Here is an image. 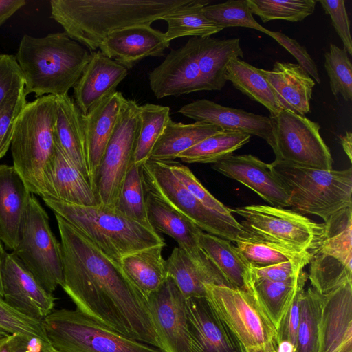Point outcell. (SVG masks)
Returning a JSON list of instances; mask_svg holds the SVG:
<instances>
[{"instance_id":"6da1fadb","label":"cell","mask_w":352,"mask_h":352,"mask_svg":"<svg viewBox=\"0 0 352 352\" xmlns=\"http://www.w3.org/2000/svg\"><path fill=\"white\" fill-rule=\"evenodd\" d=\"M54 214L60 236L61 287L76 309L125 336L162 349L146 298L120 265Z\"/></svg>"},{"instance_id":"7a4b0ae2","label":"cell","mask_w":352,"mask_h":352,"mask_svg":"<svg viewBox=\"0 0 352 352\" xmlns=\"http://www.w3.org/2000/svg\"><path fill=\"white\" fill-rule=\"evenodd\" d=\"M190 0H52L51 18L91 51L113 31L151 25Z\"/></svg>"},{"instance_id":"3957f363","label":"cell","mask_w":352,"mask_h":352,"mask_svg":"<svg viewBox=\"0 0 352 352\" xmlns=\"http://www.w3.org/2000/svg\"><path fill=\"white\" fill-rule=\"evenodd\" d=\"M91 56L81 44L65 32L43 37H22L16 59L22 71L26 95L67 94L80 77Z\"/></svg>"},{"instance_id":"277c9868","label":"cell","mask_w":352,"mask_h":352,"mask_svg":"<svg viewBox=\"0 0 352 352\" xmlns=\"http://www.w3.org/2000/svg\"><path fill=\"white\" fill-rule=\"evenodd\" d=\"M54 212L79 230L120 264L124 256L155 245H166L153 228L130 219L102 204L85 206L42 198Z\"/></svg>"},{"instance_id":"5b68a950","label":"cell","mask_w":352,"mask_h":352,"mask_svg":"<svg viewBox=\"0 0 352 352\" xmlns=\"http://www.w3.org/2000/svg\"><path fill=\"white\" fill-rule=\"evenodd\" d=\"M56 96L27 102L15 125L10 148L13 166L29 191L44 195L43 174L55 151Z\"/></svg>"},{"instance_id":"8992f818","label":"cell","mask_w":352,"mask_h":352,"mask_svg":"<svg viewBox=\"0 0 352 352\" xmlns=\"http://www.w3.org/2000/svg\"><path fill=\"white\" fill-rule=\"evenodd\" d=\"M274 173L289 197V206L327 221L338 211L352 207V168L320 170L273 162Z\"/></svg>"},{"instance_id":"52a82bcc","label":"cell","mask_w":352,"mask_h":352,"mask_svg":"<svg viewBox=\"0 0 352 352\" xmlns=\"http://www.w3.org/2000/svg\"><path fill=\"white\" fill-rule=\"evenodd\" d=\"M43 324L49 342L58 352H164L111 329L76 309L53 310Z\"/></svg>"},{"instance_id":"ba28073f","label":"cell","mask_w":352,"mask_h":352,"mask_svg":"<svg viewBox=\"0 0 352 352\" xmlns=\"http://www.w3.org/2000/svg\"><path fill=\"white\" fill-rule=\"evenodd\" d=\"M206 298L245 352H276V329L252 292L205 285Z\"/></svg>"},{"instance_id":"9c48e42d","label":"cell","mask_w":352,"mask_h":352,"mask_svg":"<svg viewBox=\"0 0 352 352\" xmlns=\"http://www.w3.org/2000/svg\"><path fill=\"white\" fill-rule=\"evenodd\" d=\"M144 190L156 196L203 232L235 242L248 233L235 218L203 205L175 177L166 162L147 160L141 165Z\"/></svg>"},{"instance_id":"30bf717a","label":"cell","mask_w":352,"mask_h":352,"mask_svg":"<svg viewBox=\"0 0 352 352\" xmlns=\"http://www.w3.org/2000/svg\"><path fill=\"white\" fill-rule=\"evenodd\" d=\"M230 210L243 217L240 223L249 236L300 252H314L324 232V223L291 209L253 204Z\"/></svg>"},{"instance_id":"8fae6325","label":"cell","mask_w":352,"mask_h":352,"mask_svg":"<svg viewBox=\"0 0 352 352\" xmlns=\"http://www.w3.org/2000/svg\"><path fill=\"white\" fill-rule=\"evenodd\" d=\"M38 283L53 294L63 281L60 243L54 235L49 217L32 194L18 244L12 251Z\"/></svg>"},{"instance_id":"7c38bea8","label":"cell","mask_w":352,"mask_h":352,"mask_svg":"<svg viewBox=\"0 0 352 352\" xmlns=\"http://www.w3.org/2000/svg\"><path fill=\"white\" fill-rule=\"evenodd\" d=\"M274 162L302 167L333 169L330 149L320 134V125L287 110L270 116Z\"/></svg>"},{"instance_id":"4fadbf2b","label":"cell","mask_w":352,"mask_h":352,"mask_svg":"<svg viewBox=\"0 0 352 352\" xmlns=\"http://www.w3.org/2000/svg\"><path fill=\"white\" fill-rule=\"evenodd\" d=\"M140 126V106L127 100L107 146L96 178L100 204L115 208L124 177L133 163Z\"/></svg>"},{"instance_id":"5bb4252c","label":"cell","mask_w":352,"mask_h":352,"mask_svg":"<svg viewBox=\"0 0 352 352\" xmlns=\"http://www.w3.org/2000/svg\"><path fill=\"white\" fill-rule=\"evenodd\" d=\"M164 352H192L186 298L167 276L158 290L146 298Z\"/></svg>"},{"instance_id":"9a60e30c","label":"cell","mask_w":352,"mask_h":352,"mask_svg":"<svg viewBox=\"0 0 352 352\" xmlns=\"http://www.w3.org/2000/svg\"><path fill=\"white\" fill-rule=\"evenodd\" d=\"M3 299L32 319L42 321L54 310L56 298L36 280L12 252H5L1 266Z\"/></svg>"},{"instance_id":"2e32d148","label":"cell","mask_w":352,"mask_h":352,"mask_svg":"<svg viewBox=\"0 0 352 352\" xmlns=\"http://www.w3.org/2000/svg\"><path fill=\"white\" fill-rule=\"evenodd\" d=\"M149 85L157 99L179 96L199 91H210L204 80L190 40L171 50L164 60L149 74Z\"/></svg>"},{"instance_id":"e0dca14e","label":"cell","mask_w":352,"mask_h":352,"mask_svg":"<svg viewBox=\"0 0 352 352\" xmlns=\"http://www.w3.org/2000/svg\"><path fill=\"white\" fill-rule=\"evenodd\" d=\"M212 168L245 185L272 206H289L287 192L271 164L251 154L232 155L213 164Z\"/></svg>"},{"instance_id":"ac0fdd59","label":"cell","mask_w":352,"mask_h":352,"mask_svg":"<svg viewBox=\"0 0 352 352\" xmlns=\"http://www.w3.org/2000/svg\"><path fill=\"white\" fill-rule=\"evenodd\" d=\"M126 101L121 92L116 91L87 113H82L87 163L91 186L96 193L99 167Z\"/></svg>"},{"instance_id":"d6986e66","label":"cell","mask_w":352,"mask_h":352,"mask_svg":"<svg viewBox=\"0 0 352 352\" xmlns=\"http://www.w3.org/2000/svg\"><path fill=\"white\" fill-rule=\"evenodd\" d=\"M170 46L164 32L151 25H131L111 32L100 44L104 54L127 69L146 57H160Z\"/></svg>"},{"instance_id":"ffe728a7","label":"cell","mask_w":352,"mask_h":352,"mask_svg":"<svg viewBox=\"0 0 352 352\" xmlns=\"http://www.w3.org/2000/svg\"><path fill=\"white\" fill-rule=\"evenodd\" d=\"M192 352H245L206 296L186 299Z\"/></svg>"},{"instance_id":"44dd1931","label":"cell","mask_w":352,"mask_h":352,"mask_svg":"<svg viewBox=\"0 0 352 352\" xmlns=\"http://www.w3.org/2000/svg\"><path fill=\"white\" fill-rule=\"evenodd\" d=\"M44 195L71 204L95 206L100 204L89 180L55 143L54 153L43 174Z\"/></svg>"},{"instance_id":"7402d4cb","label":"cell","mask_w":352,"mask_h":352,"mask_svg":"<svg viewBox=\"0 0 352 352\" xmlns=\"http://www.w3.org/2000/svg\"><path fill=\"white\" fill-rule=\"evenodd\" d=\"M179 113L195 122L214 125L222 131L243 132L265 140L270 146L272 144V124L267 116L223 107L207 99L185 104Z\"/></svg>"},{"instance_id":"603a6c76","label":"cell","mask_w":352,"mask_h":352,"mask_svg":"<svg viewBox=\"0 0 352 352\" xmlns=\"http://www.w3.org/2000/svg\"><path fill=\"white\" fill-rule=\"evenodd\" d=\"M128 69L101 51L91 52L89 60L74 88L75 103L83 114L116 91Z\"/></svg>"},{"instance_id":"cb8c5ba5","label":"cell","mask_w":352,"mask_h":352,"mask_svg":"<svg viewBox=\"0 0 352 352\" xmlns=\"http://www.w3.org/2000/svg\"><path fill=\"white\" fill-rule=\"evenodd\" d=\"M31 195L14 166L0 164V240L8 250L18 244Z\"/></svg>"},{"instance_id":"d4e9b609","label":"cell","mask_w":352,"mask_h":352,"mask_svg":"<svg viewBox=\"0 0 352 352\" xmlns=\"http://www.w3.org/2000/svg\"><path fill=\"white\" fill-rule=\"evenodd\" d=\"M260 70L283 110L302 116L310 112L315 81L298 64L277 61L272 70Z\"/></svg>"},{"instance_id":"484cf974","label":"cell","mask_w":352,"mask_h":352,"mask_svg":"<svg viewBox=\"0 0 352 352\" xmlns=\"http://www.w3.org/2000/svg\"><path fill=\"white\" fill-rule=\"evenodd\" d=\"M322 296L318 352H333L352 339V282Z\"/></svg>"},{"instance_id":"4316f807","label":"cell","mask_w":352,"mask_h":352,"mask_svg":"<svg viewBox=\"0 0 352 352\" xmlns=\"http://www.w3.org/2000/svg\"><path fill=\"white\" fill-rule=\"evenodd\" d=\"M166 266L167 276L173 278L186 299L206 296V284L229 286L208 257L195 260L179 247L173 248Z\"/></svg>"},{"instance_id":"83f0119b","label":"cell","mask_w":352,"mask_h":352,"mask_svg":"<svg viewBox=\"0 0 352 352\" xmlns=\"http://www.w3.org/2000/svg\"><path fill=\"white\" fill-rule=\"evenodd\" d=\"M145 201L147 218L155 231L173 238L178 243V247L195 260L208 257L199 246L198 239L203 232L201 230L164 201L146 191Z\"/></svg>"},{"instance_id":"f1b7e54d","label":"cell","mask_w":352,"mask_h":352,"mask_svg":"<svg viewBox=\"0 0 352 352\" xmlns=\"http://www.w3.org/2000/svg\"><path fill=\"white\" fill-rule=\"evenodd\" d=\"M56 100L55 143L91 185L86 159L82 112L68 94L56 96Z\"/></svg>"},{"instance_id":"f546056e","label":"cell","mask_w":352,"mask_h":352,"mask_svg":"<svg viewBox=\"0 0 352 352\" xmlns=\"http://www.w3.org/2000/svg\"><path fill=\"white\" fill-rule=\"evenodd\" d=\"M190 40L204 80L211 90H221L226 83L225 73L229 61L243 56L239 38L195 36Z\"/></svg>"},{"instance_id":"4dcf8cb0","label":"cell","mask_w":352,"mask_h":352,"mask_svg":"<svg viewBox=\"0 0 352 352\" xmlns=\"http://www.w3.org/2000/svg\"><path fill=\"white\" fill-rule=\"evenodd\" d=\"M198 242L230 287L252 292V265L230 241L201 232Z\"/></svg>"},{"instance_id":"1f68e13d","label":"cell","mask_w":352,"mask_h":352,"mask_svg":"<svg viewBox=\"0 0 352 352\" xmlns=\"http://www.w3.org/2000/svg\"><path fill=\"white\" fill-rule=\"evenodd\" d=\"M165 245H155L122 257L120 265L125 275L146 298L162 285L167 278Z\"/></svg>"},{"instance_id":"d6a6232c","label":"cell","mask_w":352,"mask_h":352,"mask_svg":"<svg viewBox=\"0 0 352 352\" xmlns=\"http://www.w3.org/2000/svg\"><path fill=\"white\" fill-rule=\"evenodd\" d=\"M220 131L222 130L206 122L183 124L175 122L170 118L157 141L149 160L174 161L182 153Z\"/></svg>"},{"instance_id":"836d02e7","label":"cell","mask_w":352,"mask_h":352,"mask_svg":"<svg viewBox=\"0 0 352 352\" xmlns=\"http://www.w3.org/2000/svg\"><path fill=\"white\" fill-rule=\"evenodd\" d=\"M225 78L252 100L266 107L270 116H274L283 110L260 69L239 58H233L226 67Z\"/></svg>"},{"instance_id":"e575fe53","label":"cell","mask_w":352,"mask_h":352,"mask_svg":"<svg viewBox=\"0 0 352 352\" xmlns=\"http://www.w3.org/2000/svg\"><path fill=\"white\" fill-rule=\"evenodd\" d=\"M210 4L209 1L190 0L188 3L171 11L162 17L168 28L164 35L171 40L186 36L207 37L222 30L203 12V8Z\"/></svg>"},{"instance_id":"d590c367","label":"cell","mask_w":352,"mask_h":352,"mask_svg":"<svg viewBox=\"0 0 352 352\" xmlns=\"http://www.w3.org/2000/svg\"><path fill=\"white\" fill-rule=\"evenodd\" d=\"M250 134L234 131H220L204 139L178 156L188 164H215L247 144Z\"/></svg>"},{"instance_id":"8d00e7d4","label":"cell","mask_w":352,"mask_h":352,"mask_svg":"<svg viewBox=\"0 0 352 352\" xmlns=\"http://www.w3.org/2000/svg\"><path fill=\"white\" fill-rule=\"evenodd\" d=\"M140 126L133 163L141 166L149 160L152 151L170 119L168 107L146 103L140 106Z\"/></svg>"},{"instance_id":"74e56055","label":"cell","mask_w":352,"mask_h":352,"mask_svg":"<svg viewBox=\"0 0 352 352\" xmlns=\"http://www.w3.org/2000/svg\"><path fill=\"white\" fill-rule=\"evenodd\" d=\"M309 263L308 279L311 287L322 295L352 282V263L315 251Z\"/></svg>"},{"instance_id":"f35d334b","label":"cell","mask_w":352,"mask_h":352,"mask_svg":"<svg viewBox=\"0 0 352 352\" xmlns=\"http://www.w3.org/2000/svg\"><path fill=\"white\" fill-rule=\"evenodd\" d=\"M324 223L322 239L314 252L352 263V207L338 211Z\"/></svg>"},{"instance_id":"ab89813d","label":"cell","mask_w":352,"mask_h":352,"mask_svg":"<svg viewBox=\"0 0 352 352\" xmlns=\"http://www.w3.org/2000/svg\"><path fill=\"white\" fill-rule=\"evenodd\" d=\"M298 276L283 282L263 279L253 280L252 293L276 329L294 296Z\"/></svg>"},{"instance_id":"60d3db41","label":"cell","mask_w":352,"mask_h":352,"mask_svg":"<svg viewBox=\"0 0 352 352\" xmlns=\"http://www.w3.org/2000/svg\"><path fill=\"white\" fill-rule=\"evenodd\" d=\"M322 294L312 287L304 292L294 352H318Z\"/></svg>"},{"instance_id":"b9f144b4","label":"cell","mask_w":352,"mask_h":352,"mask_svg":"<svg viewBox=\"0 0 352 352\" xmlns=\"http://www.w3.org/2000/svg\"><path fill=\"white\" fill-rule=\"evenodd\" d=\"M235 243L242 256L254 267H265L286 262L311 252L298 251L249 235L239 237Z\"/></svg>"},{"instance_id":"7bdbcfd3","label":"cell","mask_w":352,"mask_h":352,"mask_svg":"<svg viewBox=\"0 0 352 352\" xmlns=\"http://www.w3.org/2000/svg\"><path fill=\"white\" fill-rule=\"evenodd\" d=\"M114 208L126 217L153 228L146 214L141 166L134 163L131 166L122 184Z\"/></svg>"},{"instance_id":"ee69618b","label":"cell","mask_w":352,"mask_h":352,"mask_svg":"<svg viewBox=\"0 0 352 352\" xmlns=\"http://www.w3.org/2000/svg\"><path fill=\"white\" fill-rule=\"evenodd\" d=\"M252 14L267 23L283 19L299 22L314 12L317 1L314 0H247Z\"/></svg>"},{"instance_id":"f6af8a7d","label":"cell","mask_w":352,"mask_h":352,"mask_svg":"<svg viewBox=\"0 0 352 352\" xmlns=\"http://www.w3.org/2000/svg\"><path fill=\"white\" fill-rule=\"evenodd\" d=\"M206 16L222 30L229 27L254 29L265 34L267 29L256 21L247 0H231L203 8Z\"/></svg>"},{"instance_id":"bcb514c9","label":"cell","mask_w":352,"mask_h":352,"mask_svg":"<svg viewBox=\"0 0 352 352\" xmlns=\"http://www.w3.org/2000/svg\"><path fill=\"white\" fill-rule=\"evenodd\" d=\"M324 54V67L334 96L341 94L346 101L352 99V65L347 52L334 44Z\"/></svg>"},{"instance_id":"7dc6e473","label":"cell","mask_w":352,"mask_h":352,"mask_svg":"<svg viewBox=\"0 0 352 352\" xmlns=\"http://www.w3.org/2000/svg\"><path fill=\"white\" fill-rule=\"evenodd\" d=\"M166 162L175 177L203 205L227 217L234 218L230 208L216 199L186 166L175 161Z\"/></svg>"},{"instance_id":"c3c4849f","label":"cell","mask_w":352,"mask_h":352,"mask_svg":"<svg viewBox=\"0 0 352 352\" xmlns=\"http://www.w3.org/2000/svg\"><path fill=\"white\" fill-rule=\"evenodd\" d=\"M0 327L9 334H22L48 341L42 321L29 318L0 297Z\"/></svg>"},{"instance_id":"681fc988","label":"cell","mask_w":352,"mask_h":352,"mask_svg":"<svg viewBox=\"0 0 352 352\" xmlns=\"http://www.w3.org/2000/svg\"><path fill=\"white\" fill-rule=\"evenodd\" d=\"M308 274L302 270L298 276V285L294 296L276 329L277 345L287 342L295 349L296 333L300 320L301 302Z\"/></svg>"},{"instance_id":"f907efd6","label":"cell","mask_w":352,"mask_h":352,"mask_svg":"<svg viewBox=\"0 0 352 352\" xmlns=\"http://www.w3.org/2000/svg\"><path fill=\"white\" fill-rule=\"evenodd\" d=\"M25 91V80L16 57L0 54V109Z\"/></svg>"},{"instance_id":"816d5d0a","label":"cell","mask_w":352,"mask_h":352,"mask_svg":"<svg viewBox=\"0 0 352 352\" xmlns=\"http://www.w3.org/2000/svg\"><path fill=\"white\" fill-rule=\"evenodd\" d=\"M312 252L298 258L265 267H251L254 280H267L283 282L296 278L303 268L309 263Z\"/></svg>"},{"instance_id":"f5cc1de1","label":"cell","mask_w":352,"mask_h":352,"mask_svg":"<svg viewBox=\"0 0 352 352\" xmlns=\"http://www.w3.org/2000/svg\"><path fill=\"white\" fill-rule=\"evenodd\" d=\"M26 96L23 91L0 109V159L10 147L16 123L27 103Z\"/></svg>"},{"instance_id":"db71d44e","label":"cell","mask_w":352,"mask_h":352,"mask_svg":"<svg viewBox=\"0 0 352 352\" xmlns=\"http://www.w3.org/2000/svg\"><path fill=\"white\" fill-rule=\"evenodd\" d=\"M324 12L329 14L336 33L341 38L344 49L352 55V41L350 22L344 0H320Z\"/></svg>"},{"instance_id":"11a10c76","label":"cell","mask_w":352,"mask_h":352,"mask_svg":"<svg viewBox=\"0 0 352 352\" xmlns=\"http://www.w3.org/2000/svg\"><path fill=\"white\" fill-rule=\"evenodd\" d=\"M265 34L269 35L285 47L297 60L298 64L314 79L320 84L321 80L316 63L307 52L306 48L281 32H272L267 30Z\"/></svg>"},{"instance_id":"9f6ffc18","label":"cell","mask_w":352,"mask_h":352,"mask_svg":"<svg viewBox=\"0 0 352 352\" xmlns=\"http://www.w3.org/2000/svg\"><path fill=\"white\" fill-rule=\"evenodd\" d=\"M10 352H56L50 342L36 337L11 334Z\"/></svg>"},{"instance_id":"6f0895ef","label":"cell","mask_w":352,"mask_h":352,"mask_svg":"<svg viewBox=\"0 0 352 352\" xmlns=\"http://www.w3.org/2000/svg\"><path fill=\"white\" fill-rule=\"evenodd\" d=\"M25 4V0H0V26Z\"/></svg>"},{"instance_id":"680465c9","label":"cell","mask_w":352,"mask_h":352,"mask_svg":"<svg viewBox=\"0 0 352 352\" xmlns=\"http://www.w3.org/2000/svg\"><path fill=\"white\" fill-rule=\"evenodd\" d=\"M341 144L349 161L352 162V134L347 131L344 135L340 137Z\"/></svg>"},{"instance_id":"91938a15","label":"cell","mask_w":352,"mask_h":352,"mask_svg":"<svg viewBox=\"0 0 352 352\" xmlns=\"http://www.w3.org/2000/svg\"><path fill=\"white\" fill-rule=\"evenodd\" d=\"M11 334L0 338V352H10Z\"/></svg>"},{"instance_id":"94428289","label":"cell","mask_w":352,"mask_h":352,"mask_svg":"<svg viewBox=\"0 0 352 352\" xmlns=\"http://www.w3.org/2000/svg\"><path fill=\"white\" fill-rule=\"evenodd\" d=\"M333 352H352V339L343 342Z\"/></svg>"},{"instance_id":"6125c7cd","label":"cell","mask_w":352,"mask_h":352,"mask_svg":"<svg viewBox=\"0 0 352 352\" xmlns=\"http://www.w3.org/2000/svg\"><path fill=\"white\" fill-rule=\"evenodd\" d=\"M6 252V250L3 246V243L0 240V297L3 298V293L2 288V283H1V266L3 256Z\"/></svg>"},{"instance_id":"be15d7a7","label":"cell","mask_w":352,"mask_h":352,"mask_svg":"<svg viewBox=\"0 0 352 352\" xmlns=\"http://www.w3.org/2000/svg\"><path fill=\"white\" fill-rule=\"evenodd\" d=\"M8 334L9 333H8L6 331H5L3 329L0 327V338H2Z\"/></svg>"},{"instance_id":"e7e4bbea","label":"cell","mask_w":352,"mask_h":352,"mask_svg":"<svg viewBox=\"0 0 352 352\" xmlns=\"http://www.w3.org/2000/svg\"><path fill=\"white\" fill-rule=\"evenodd\" d=\"M56 352H58V351H56Z\"/></svg>"}]
</instances>
